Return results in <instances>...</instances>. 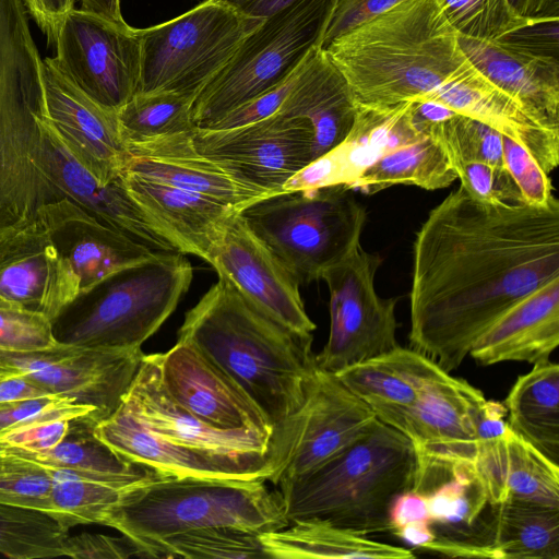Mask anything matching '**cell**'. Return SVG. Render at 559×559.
Listing matches in <instances>:
<instances>
[{
	"label": "cell",
	"instance_id": "obj_1",
	"mask_svg": "<svg viewBox=\"0 0 559 559\" xmlns=\"http://www.w3.org/2000/svg\"><path fill=\"white\" fill-rule=\"evenodd\" d=\"M559 278V202L492 203L461 186L428 214L413 243L412 348L447 372L509 308Z\"/></svg>",
	"mask_w": 559,
	"mask_h": 559
},
{
	"label": "cell",
	"instance_id": "obj_2",
	"mask_svg": "<svg viewBox=\"0 0 559 559\" xmlns=\"http://www.w3.org/2000/svg\"><path fill=\"white\" fill-rule=\"evenodd\" d=\"M178 340L231 377L274 432L302 405L318 369L312 333L275 321L219 277L186 313Z\"/></svg>",
	"mask_w": 559,
	"mask_h": 559
},
{
	"label": "cell",
	"instance_id": "obj_3",
	"mask_svg": "<svg viewBox=\"0 0 559 559\" xmlns=\"http://www.w3.org/2000/svg\"><path fill=\"white\" fill-rule=\"evenodd\" d=\"M324 50L357 104L378 108L423 99L469 64L437 0H403Z\"/></svg>",
	"mask_w": 559,
	"mask_h": 559
},
{
	"label": "cell",
	"instance_id": "obj_4",
	"mask_svg": "<svg viewBox=\"0 0 559 559\" xmlns=\"http://www.w3.org/2000/svg\"><path fill=\"white\" fill-rule=\"evenodd\" d=\"M415 472L412 442L376 418L340 454L277 489L288 522L319 518L369 536L390 532L391 504L413 489Z\"/></svg>",
	"mask_w": 559,
	"mask_h": 559
},
{
	"label": "cell",
	"instance_id": "obj_5",
	"mask_svg": "<svg viewBox=\"0 0 559 559\" xmlns=\"http://www.w3.org/2000/svg\"><path fill=\"white\" fill-rule=\"evenodd\" d=\"M22 0H0V236L52 203L36 162L45 114L41 71Z\"/></svg>",
	"mask_w": 559,
	"mask_h": 559
},
{
	"label": "cell",
	"instance_id": "obj_6",
	"mask_svg": "<svg viewBox=\"0 0 559 559\" xmlns=\"http://www.w3.org/2000/svg\"><path fill=\"white\" fill-rule=\"evenodd\" d=\"M266 483L265 478L159 476L129 488L104 525L142 548L203 527H236L258 534L276 531L288 520L280 490Z\"/></svg>",
	"mask_w": 559,
	"mask_h": 559
},
{
	"label": "cell",
	"instance_id": "obj_7",
	"mask_svg": "<svg viewBox=\"0 0 559 559\" xmlns=\"http://www.w3.org/2000/svg\"><path fill=\"white\" fill-rule=\"evenodd\" d=\"M193 269L179 252H162L122 269L79 295L53 323L58 341L135 350L175 311Z\"/></svg>",
	"mask_w": 559,
	"mask_h": 559
},
{
	"label": "cell",
	"instance_id": "obj_8",
	"mask_svg": "<svg viewBox=\"0 0 559 559\" xmlns=\"http://www.w3.org/2000/svg\"><path fill=\"white\" fill-rule=\"evenodd\" d=\"M239 214L299 285L321 280L357 247L367 221L345 185L273 194Z\"/></svg>",
	"mask_w": 559,
	"mask_h": 559
},
{
	"label": "cell",
	"instance_id": "obj_9",
	"mask_svg": "<svg viewBox=\"0 0 559 559\" xmlns=\"http://www.w3.org/2000/svg\"><path fill=\"white\" fill-rule=\"evenodd\" d=\"M335 2L298 0L264 19L194 97V128L210 129L230 111L287 81L320 46Z\"/></svg>",
	"mask_w": 559,
	"mask_h": 559
},
{
	"label": "cell",
	"instance_id": "obj_10",
	"mask_svg": "<svg viewBox=\"0 0 559 559\" xmlns=\"http://www.w3.org/2000/svg\"><path fill=\"white\" fill-rule=\"evenodd\" d=\"M263 20L224 1L204 0L169 21L136 28L141 48L136 93L170 92L194 99Z\"/></svg>",
	"mask_w": 559,
	"mask_h": 559
},
{
	"label": "cell",
	"instance_id": "obj_11",
	"mask_svg": "<svg viewBox=\"0 0 559 559\" xmlns=\"http://www.w3.org/2000/svg\"><path fill=\"white\" fill-rule=\"evenodd\" d=\"M382 258L359 243L326 269L323 280L330 293V332L317 367L337 373L399 346L395 309L399 297L383 298L374 287Z\"/></svg>",
	"mask_w": 559,
	"mask_h": 559
},
{
	"label": "cell",
	"instance_id": "obj_12",
	"mask_svg": "<svg viewBox=\"0 0 559 559\" xmlns=\"http://www.w3.org/2000/svg\"><path fill=\"white\" fill-rule=\"evenodd\" d=\"M121 405L160 437L212 457L240 478L267 480L277 468L273 438L216 429L176 403L162 383L154 354H144Z\"/></svg>",
	"mask_w": 559,
	"mask_h": 559
},
{
	"label": "cell",
	"instance_id": "obj_13",
	"mask_svg": "<svg viewBox=\"0 0 559 559\" xmlns=\"http://www.w3.org/2000/svg\"><path fill=\"white\" fill-rule=\"evenodd\" d=\"M55 69L106 109L118 111L138 92L141 48L136 28L72 9L55 43Z\"/></svg>",
	"mask_w": 559,
	"mask_h": 559
},
{
	"label": "cell",
	"instance_id": "obj_14",
	"mask_svg": "<svg viewBox=\"0 0 559 559\" xmlns=\"http://www.w3.org/2000/svg\"><path fill=\"white\" fill-rule=\"evenodd\" d=\"M374 419L334 373L318 368L302 405L273 435L277 468L267 481L278 487L310 474L357 440Z\"/></svg>",
	"mask_w": 559,
	"mask_h": 559
},
{
	"label": "cell",
	"instance_id": "obj_15",
	"mask_svg": "<svg viewBox=\"0 0 559 559\" xmlns=\"http://www.w3.org/2000/svg\"><path fill=\"white\" fill-rule=\"evenodd\" d=\"M483 392L441 370L425 386L396 428L416 455L412 490L426 492L477 456L475 414Z\"/></svg>",
	"mask_w": 559,
	"mask_h": 559
},
{
	"label": "cell",
	"instance_id": "obj_16",
	"mask_svg": "<svg viewBox=\"0 0 559 559\" xmlns=\"http://www.w3.org/2000/svg\"><path fill=\"white\" fill-rule=\"evenodd\" d=\"M190 138L199 154L271 195L319 158L311 123L281 114L229 129L194 128Z\"/></svg>",
	"mask_w": 559,
	"mask_h": 559
},
{
	"label": "cell",
	"instance_id": "obj_17",
	"mask_svg": "<svg viewBox=\"0 0 559 559\" xmlns=\"http://www.w3.org/2000/svg\"><path fill=\"white\" fill-rule=\"evenodd\" d=\"M204 261L275 321L299 333L316 330L301 299L300 285L252 233L239 211L226 219Z\"/></svg>",
	"mask_w": 559,
	"mask_h": 559
},
{
	"label": "cell",
	"instance_id": "obj_18",
	"mask_svg": "<svg viewBox=\"0 0 559 559\" xmlns=\"http://www.w3.org/2000/svg\"><path fill=\"white\" fill-rule=\"evenodd\" d=\"M141 349L84 347L62 343L40 353L0 352V359L51 393L91 405L106 416L123 401L141 364Z\"/></svg>",
	"mask_w": 559,
	"mask_h": 559
},
{
	"label": "cell",
	"instance_id": "obj_19",
	"mask_svg": "<svg viewBox=\"0 0 559 559\" xmlns=\"http://www.w3.org/2000/svg\"><path fill=\"white\" fill-rule=\"evenodd\" d=\"M36 167L52 203L67 199L100 223L159 252H178L160 227L133 201L123 175L100 183L72 154L44 114L40 120V155Z\"/></svg>",
	"mask_w": 559,
	"mask_h": 559
},
{
	"label": "cell",
	"instance_id": "obj_20",
	"mask_svg": "<svg viewBox=\"0 0 559 559\" xmlns=\"http://www.w3.org/2000/svg\"><path fill=\"white\" fill-rule=\"evenodd\" d=\"M154 356L164 388L185 409L216 429L273 438V426L253 400L193 345L178 340Z\"/></svg>",
	"mask_w": 559,
	"mask_h": 559
},
{
	"label": "cell",
	"instance_id": "obj_21",
	"mask_svg": "<svg viewBox=\"0 0 559 559\" xmlns=\"http://www.w3.org/2000/svg\"><path fill=\"white\" fill-rule=\"evenodd\" d=\"M45 112L76 159L103 185L126 171L129 152L117 112L95 103L64 79L49 58L40 62Z\"/></svg>",
	"mask_w": 559,
	"mask_h": 559
},
{
	"label": "cell",
	"instance_id": "obj_22",
	"mask_svg": "<svg viewBox=\"0 0 559 559\" xmlns=\"http://www.w3.org/2000/svg\"><path fill=\"white\" fill-rule=\"evenodd\" d=\"M0 296L52 324L79 296L78 280L39 217L0 236Z\"/></svg>",
	"mask_w": 559,
	"mask_h": 559
},
{
	"label": "cell",
	"instance_id": "obj_23",
	"mask_svg": "<svg viewBox=\"0 0 559 559\" xmlns=\"http://www.w3.org/2000/svg\"><path fill=\"white\" fill-rule=\"evenodd\" d=\"M38 217L72 269L79 295L107 276L162 253L100 223L67 199L43 206Z\"/></svg>",
	"mask_w": 559,
	"mask_h": 559
},
{
	"label": "cell",
	"instance_id": "obj_24",
	"mask_svg": "<svg viewBox=\"0 0 559 559\" xmlns=\"http://www.w3.org/2000/svg\"><path fill=\"white\" fill-rule=\"evenodd\" d=\"M191 131L129 145L126 171L210 198L238 211L271 195L199 154L192 145Z\"/></svg>",
	"mask_w": 559,
	"mask_h": 559
},
{
	"label": "cell",
	"instance_id": "obj_25",
	"mask_svg": "<svg viewBox=\"0 0 559 559\" xmlns=\"http://www.w3.org/2000/svg\"><path fill=\"white\" fill-rule=\"evenodd\" d=\"M419 100L439 103L495 128L525 147L547 175L558 166L559 135L535 123L511 96L489 82L471 62Z\"/></svg>",
	"mask_w": 559,
	"mask_h": 559
},
{
	"label": "cell",
	"instance_id": "obj_26",
	"mask_svg": "<svg viewBox=\"0 0 559 559\" xmlns=\"http://www.w3.org/2000/svg\"><path fill=\"white\" fill-rule=\"evenodd\" d=\"M468 61L511 96L543 129L559 135V60L533 57L499 41L459 36Z\"/></svg>",
	"mask_w": 559,
	"mask_h": 559
},
{
	"label": "cell",
	"instance_id": "obj_27",
	"mask_svg": "<svg viewBox=\"0 0 559 559\" xmlns=\"http://www.w3.org/2000/svg\"><path fill=\"white\" fill-rule=\"evenodd\" d=\"M559 344V278L545 284L503 312L474 343L478 365L546 361Z\"/></svg>",
	"mask_w": 559,
	"mask_h": 559
},
{
	"label": "cell",
	"instance_id": "obj_28",
	"mask_svg": "<svg viewBox=\"0 0 559 559\" xmlns=\"http://www.w3.org/2000/svg\"><path fill=\"white\" fill-rule=\"evenodd\" d=\"M357 112L358 104L347 81L325 50L318 46L297 70L276 114L308 120L321 157L347 138Z\"/></svg>",
	"mask_w": 559,
	"mask_h": 559
},
{
	"label": "cell",
	"instance_id": "obj_29",
	"mask_svg": "<svg viewBox=\"0 0 559 559\" xmlns=\"http://www.w3.org/2000/svg\"><path fill=\"white\" fill-rule=\"evenodd\" d=\"M123 182L133 201L182 254L205 260L226 219L238 210L210 198L126 171Z\"/></svg>",
	"mask_w": 559,
	"mask_h": 559
},
{
	"label": "cell",
	"instance_id": "obj_30",
	"mask_svg": "<svg viewBox=\"0 0 559 559\" xmlns=\"http://www.w3.org/2000/svg\"><path fill=\"white\" fill-rule=\"evenodd\" d=\"M441 370L420 352L399 345L334 374L378 420L396 429L427 383Z\"/></svg>",
	"mask_w": 559,
	"mask_h": 559
},
{
	"label": "cell",
	"instance_id": "obj_31",
	"mask_svg": "<svg viewBox=\"0 0 559 559\" xmlns=\"http://www.w3.org/2000/svg\"><path fill=\"white\" fill-rule=\"evenodd\" d=\"M474 467L489 504L518 501L559 509V464L510 428L477 452Z\"/></svg>",
	"mask_w": 559,
	"mask_h": 559
},
{
	"label": "cell",
	"instance_id": "obj_32",
	"mask_svg": "<svg viewBox=\"0 0 559 559\" xmlns=\"http://www.w3.org/2000/svg\"><path fill=\"white\" fill-rule=\"evenodd\" d=\"M93 433L119 456L166 476L240 478L212 457L160 437L122 405L98 421Z\"/></svg>",
	"mask_w": 559,
	"mask_h": 559
},
{
	"label": "cell",
	"instance_id": "obj_33",
	"mask_svg": "<svg viewBox=\"0 0 559 559\" xmlns=\"http://www.w3.org/2000/svg\"><path fill=\"white\" fill-rule=\"evenodd\" d=\"M269 559H409L405 547L376 542L319 518L289 521L259 535Z\"/></svg>",
	"mask_w": 559,
	"mask_h": 559
},
{
	"label": "cell",
	"instance_id": "obj_34",
	"mask_svg": "<svg viewBox=\"0 0 559 559\" xmlns=\"http://www.w3.org/2000/svg\"><path fill=\"white\" fill-rule=\"evenodd\" d=\"M480 544L495 559H559V509L507 501L489 504Z\"/></svg>",
	"mask_w": 559,
	"mask_h": 559
},
{
	"label": "cell",
	"instance_id": "obj_35",
	"mask_svg": "<svg viewBox=\"0 0 559 559\" xmlns=\"http://www.w3.org/2000/svg\"><path fill=\"white\" fill-rule=\"evenodd\" d=\"M455 179L456 170L439 140L419 131L382 151L345 186L373 194L395 185L438 190Z\"/></svg>",
	"mask_w": 559,
	"mask_h": 559
},
{
	"label": "cell",
	"instance_id": "obj_36",
	"mask_svg": "<svg viewBox=\"0 0 559 559\" xmlns=\"http://www.w3.org/2000/svg\"><path fill=\"white\" fill-rule=\"evenodd\" d=\"M509 428L559 463V366L550 359L518 377L502 402Z\"/></svg>",
	"mask_w": 559,
	"mask_h": 559
},
{
	"label": "cell",
	"instance_id": "obj_37",
	"mask_svg": "<svg viewBox=\"0 0 559 559\" xmlns=\"http://www.w3.org/2000/svg\"><path fill=\"white\" fill-rule=\"evenodd\" d=\"M424 495L436 538L467 545L477 558H490L480 545V520L489 501L474 465L456 467Z\"/></svg>",
	"mask_w": 559,
	"mask_h": 559
},
{
	"label": "cell",
	"instance_id": "obj_38",
	"mask_svg": "<svg viewBox=\"0 0 559 559\" xmlns=\"http://www.w3.org/2000/svg\"><path fill=\"white\" fill-rule=\"evenodd\" d=\"M95 426L80 427L55 448L45 451L26 452L11 449L47 466L64 468L86 478L122 487L166 476L148 466L119 456L94 436Z\"/></svg>",
	"mask_w": 559,
	"mask_h": 559
},
{
	"label": "cell",
	"instance_id": "obj_39",
	"mask_svg": "<svg viewBox=\"0 0 559 559\" xmlns=\"http://www.w3.org/2000/svg\"><path fill=\"white\" fill-rule=\"evenodd\" d=\"M192 98L170 93H136L117 111L121 139L126 146L189 132Z\"/></svg>",
	"mask_w": 559,
	"mask_h": 559
},
{
	"label": "cell",
	"instance_id": "obj_40",
	"mask_svg": "<svg viewBox=\"0 0 559 559\" xmlns=\"http://www.w3.org/2000/svg\"><path fill=\"white\" fill-rule=\"evenodd\" d=\"M50 468L53 474L50 516L68 532L81 524L104 525L109 511L133 487L94 480L64 468Z\"/></svg>",
	"mask_w": 559,
	"mask_h": 559
},
{
	"label": "cell",
	"instance_id": "obj_41",
	"mask_svg": "<svg viewBox=\"0 0 559 559\" xmlns=\"http://www.w3.org/2000/svg\"><path fill=\"white\" fill-rule=\"evenodd\" d=\"M260 534L226 526L187 531L146 544L148 558H266Z\"/></svg>",
	"mask_w": 559,
	"mask_h": 559
},
{
	"label": "cell",
	"instance_id": "obj_42",
	"mask_svg": "<svg viewBox=\"0 0 559 559\" xmlns=\"http://www.w3.org/2000/svg\"><path fill=\"white\" fill-rule=\"evenodd\" d=\"M66 531L48 513L0 504V554L15 559L64 556Z\"/></svg>",
	"mask_w": 559,
	"mask_h": 559
},
{
	"label": "cell",
	"instance_id": "obj_43",
	"mask_svg": "<svg viewBox=\"0 0 559 559\" xmlns=\"http://www.w3.org/2000/svg\"><path fill=\"white\" fill-rule=\"evenodd\" d=\"M415 124L439 140L451 163L474 162L506 168L503 134L477 119L450 109L439 118L415 121Z\"/></svg>",
	"mask_w": 559,
	"mask_h": 559
},
{
	"label": "cell",
	"instance_id": "obj_44",
	"mask_svg": "<svg viewBox=\"0 0 559 559\" xmlns=\"http://www.w3.org/2000/svg\"><path fill=\"white\" fill-rule=\"evenodd\" d=\"M53 474L49 466L11 448L0 449V504L51 514Z\"/></svg>",
	"mask_w": 559,
	"mask_h": 559
},
{
	"label": "cell",
	"instance_id": "obj_45",
	"mask_svg": "<svg viewBox=\"0 0 559 559\" xmlns=\"http://www.w3.org/2000/svg\"><path fill=\"white\" fill-rule=\"evenodd\" d=\"M442 13L459 36L496 41L521 26L520 16L509 0H437Z\"/></svg>",
	"mask_w": 559,
	"mask_h": 559
},
{
	"label": "cell",
	"instance_id": "obj_46",
	"mask_svg": "<svg viewBox=\"0 0 559 559\" xmlns=\"http://www.w3.org/2000/svg\"><path fill=\"white\" fill-rule=\"evenodd\" d=\"M106 417L94 406L80 404L63 394L50 393L39 397L0 403V435L46 420L98 423Z\"/></svg>",
	"mask_w": 559,
	"mask_h": 559
},
{
	"label": "cell",
	"instance_id": "obj_47",
	"mask_svg": "<svg viewBox=\"0 0 559 559\" xmlns=\"http://www.w3.org/2000/svg\"><path fill=\"white\" fill-rule=\"evenodd\" d=\"M60 344L48 317L0 296V352L40 353Z\"/></svg>",
	"mask_w": 559,
	"mask_h": 559
},
{
	"label": "cell",
	"instance_id": "obj_48",
	"mask_svg": "<svg viewBox=\"0 0 559 559\" xmlns=\"http://www.w3.org/2000/svg\"><path fill=\"white\" fill-rule=\"evenodd\" d=\"M502 153L506 169L519 187L525 204L547 206L556 200L549 175L525 147L502 135Z\"/></svg>",
	"mask_w": 559,
	"mask_h": 559
},
{
	"label": "cell",
	"instance_id": "obj_49",
	"mask_svg": "<svg viewBox=\"0 0 559 559\" xmlns=\"http://www.w3.org/2000/svg\"><path fill=\"white\" fill-rule=\"evenodd\" d=\"M452 165L461 187L471 195L492 203H524L519 187L506 168L474 162H453Z\"/></svg>",
	"mask_w": 559,
	"mask_h": 559
},
{
	"label": "cell",
	"instance_id": "obj_50",
	"mask_svg": "<svg viewBox=\"0 0 559 559\" xmlns=\"http://www.w3.org/2000/svg\"><path fill=\"white\" fill-rule=\"evenodd\" d=\"M496 41L533 57L559 60V17L527 19Z\"/></svg>",
	"mask_w": 559,
	"mask_h": 559
},
{
	"label": "cell",
	"instance_id": "obj_51",
	"mask_svg": "<svg viewBox=\"0 0 559 559\" xmlns=\"http://www.w3.org/2000/svg\"><path fill=\"white\" fill-rule=\"evenodd\" d=\"M95 421H72L53 419L16 428L0 435V444L26 452H39L51 448L67 439L78 428L96 425Z\"/></svg>",
	"mask_w": 559,
	"mask_h": 559
},
{
	"label": "cell",
	"instance_id": "obj_52",
	"mask_svg": "<svg viewBox=\"0 0 559 559\" xmlns=\"http://www.w3.org/2000/svg\"><path fill=\"white\" fill-rule=\"evenodd\" d=\"M64 556L80 559L148 558L143 548L126 535L117 537L92 533L68 535Z\"/></svg>",
	"mask_w": 559,
	"mask_h": 559
},
{
	"label": "cell",
	"instance_id": "obj_53",
	"mask_svg": "<svg viewBox=\"0 0 559 559\" xmlns=\"http://www.w3.org/2000/svg\"><path fill=\"white\" fill-rule=\"evenodd\" d=\"M403 0H336L320 47L379 16Z\"/></svg>",
	"mask_w": 559,
	"mask_h": 559
},
{
	"label": "cell",
	"instance_id": "obj_54",
	"mask_svg": "<svg viewBox=\"0 0 559 559\" xmlns=\"http://www.w3.org/2000/svg\"><path fill=\"white\" fill-rule=\"evenodd\" d=\"M296 72L280 86L230 111L210 129H229L240 127L265 119L276 114L289 91Z\"/></svg>",
	"mask_w": 559,
	"mask_h": 559
},
{
	"label": "cell",
	"instance_id": "obj_55",
	"mask_svg": "<svg viewBox=\"0 0 559 559\" xmlns=\"http://www.w3.org/2000/svg\"><path fill=\"white\" fill-rule=\"evenodd\" d=\"M389 523L392 534L404 526L417 523L431 524L426 496L412 489L400 493L391 504Z\"/></svg>",
	"mask_w": 559,
	"mask_h": 559
},
{
	"label": "cell",
	"instance_id": "obj_56",
	"mask_svg": "<svg viewBox=\"0 0 559 559\" xmlns=\"http://www.w3.org/2000/svg\"><path fill=\"white\" fill-rule=\"evenodd\" d=\"M27 14L46 35L48 44L55 45L64 16L74 9L75 0H22Z\"/></svg>",
	"mask_w": 559,
	"mask_h": 559
},
{
	"label": "cell",
	"instance_id": "obj_57",
	"mask_svg": "<svg viewBox=\"0 0 559 559\" xmlns=\"http://www.w3.org/2000/svg\"><path fill=\"white\" fill-rule=\"evenodd\" d=\"M50 393L44 386L23 374L14 376L0 382V403L39 397Z\"/></svg>",
	"mask_w": 559,
	"mask_h": 559
},
{
	"label": "cell",
	"instance_id": "obj_58",
	"mask_svg": "<svg viewBox=\"0 0 559 559\" xmlns=\"http://www.w3.org/2000/svg\"><path fill=\"white\" fill-rule=\"evenodd\" d=\"M238 12L255 19H266L298 0H221Z\"/></svg>",
	"mask_w": 559,
	"mask_h": 559
},
{
	"label": "cell",
	"instance_id": "obj_59",
	"mask_svg": "<svg viewBox=\"0 0 559 559\" xmlns=\"http://www.w3.org/2000/svg\"><path fill=\"white\" fill-rule=\"evenodd\" d=\"M81 9L111 22H124L121 10L120 0H79Z\"/></svg>",
	"mask_w": 559,
	"mask_h": 559
},
{
	"label": "cell",
	"instance_id": "obj_60",
	"mask_svg": "<svg viewBox=\"0 0 559 559\" xmlns=\"http://www.w3.org/2000/svg\"><path fill=\"white\" fill-rule=\"evenodd\" d=\"M559 17V0H538V7L532 19Z\"/></svg>",
	"mask_w": 559,
	"mask_h": 559
},
{
	"label": "cell",
	"instance_id": "obj_61",
	"mask_svg": "<svg viewBox=\"0 0 559 559\" xmlns=\"http://www.w3.org/2000/svg\"><path fill=\"white\" fill-rule=\"evenodd\" d=\"M509 2L513 10L525 19H532L538 7V0H509Z\"/></svg>",
	"mask_w": 559,
	"mask_h": 559
},
{
	"label": "cell",
	"instance_id": "obj_62",
	"mask_svg": "<svg viewBox=\"0 0 559 559\" xmlns=\"http://www.w3.org/2000/svg\"><path fill=\"white\" fill-rule=\"evenodd\" d=\"M20 374H22V372L12 365L0 362V382Z\"/></svg>",
	"mask_w": 559,
	"mask_h": 559
},
{
	"label": "cell",
	"instance_id": "obj_63",
	"mask_svg": "<svg viewBox=\"0 0 559 559\" xmlns=\"http://www.w3.org/2000/svg\"><path fill=\"white\" fill-rule=\"evenodd\" d=\"M1 448H4V447H2V445L0 444V449H1Z\"/></svg>",
	"mask_w": 559,
	"mask_h": 559
}]
</instances>
